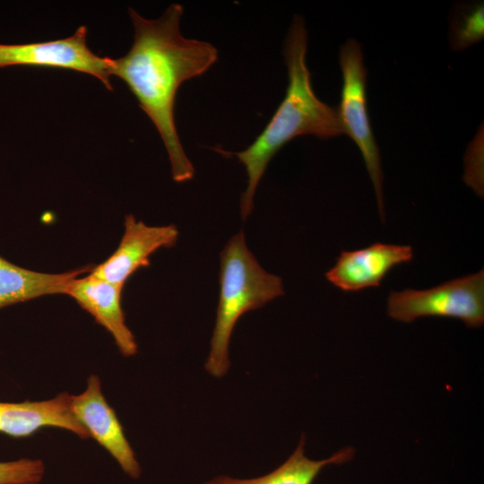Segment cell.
I'll use <instances>...</instances> for the list:
<instances>
[{
    "label": "cell",
    "mask_w": 484,
    "mask_h": 484,
    "mask_svg": "<svg viewBox=\"0 0 484 484\" xmlns=\"http://www.w3.org/2000/svg\"><path fill=\"white\" fill-rule=\"evenodd\" d=\"M12 65L42 66L85 73L98 78L113 90V59L92 52L87 45V28L79 27L70 37L24 44H0V67Z\"/></svg>",
    "instance_id": "cell-6"
},
{
    "label": "cell",
    "mask_w": 484,
    "mask_h": 484,
    "mask_svg": "<svg viewBox=\"0 0 484 484\" xmlns=\"http://www.w3.org/2000/svg\"><path fill=\"white\" fill-rule=\"evenodd\" d=\"M122 290V287L90 272L70 280L64 294L71 297L109 333L123 356L131 357L137 353L138 346L125 323Z\"/></svg>",
    "instance_id": "cell-10"
},
{
    "label": "cell",
    "mask_w": 484,
    "mask_h": 484,
    "mask_svg": "<svg viewBox=\"0 0 484 484\" xmlns=\"http://www.w3.org/2000/svg\"><path fill=\"white\" fill-rule=\"evenodd\" d=\"M124 226L117 249L90 271L92 275L122 288L135 272L150 265L153 253L174 246L179 235L175 225L149 226L131 213L125 216Z\"/></svg>",
    "instance_id": "cell-8"
},
{
    "label": "cell",
    "mask_w": 484,
    "mask_h": 484,
    "mask_svg": "<svg viewBox=\"0 0 484 484\" xmlns=\"http://www.w3.org/2000/svg\"><path fill=\"white\" fill-rule=\"evenodd\" d=\"M183 13L181 4H172L160 18L152 20L129 8L134 42L124 56L113 59L112 67V76L125 82L158 130L177 183L194 176L176 127L177 93L183 82L203 74L218 58L211 43L181 34Z\"/></svg>",
    "instance_id": "cell-1"
},
{
    "label": "cell",
    "mask_w": 484,
    "mask_h": 484,
    "mask_svg": "<svg viewBox=\"0 0 484 484\" xmlns=\"http://www.w3.org/2000/svg\"><path fill=\"white\" fill-rule=\"evenodd\" d=\"M93 268L87 265L62 273L22 268L0 255V309L42 296L64 294L70 280Z\"/></svg>",
    "instance_id": "cell-12"
},
{
    "label": "cell",
    "mask_w": 484,
    "mask_h": 484,
    "mask_svg": "<svg viewBox=\"0 0 484 484\" xmlns=\"http://www.w3.org/2000/svg\"><path fill=\"white\" fill-rule=\"evenodd\" d=\"M339 62L342 73V88L338 113L345 134L355 142L371 178L379 212L384 220L383 171L367 108V69L361 45L349 39L341 48Z\"/></svg>",
    "instance_id": "cell-5"
},
{
    "label": "cell",
    "mask_w": 484,
    "mask_h": 484,
    "mask_svg": "<svg viewBox=\"0 0 484 484\" xmlns=\"http://www.w3.org/2000/svg\"><path fill=\"white\" fill-rule=\"evenodd\" d=\"M306 437L302 435L292 454L274 471L254 479H237L219 475L202 484H312L322 470L331 464H343L350 461L355 454L346 447L323 460H312L305 454Z\"/></svg>",
    "instance_id": "cell-13"
},
{
    "label": "cell",
    "mask_w": 484,
    "mask_h": 484,
    "mask_svg": "<svg viewBox=\"0 0 484 484\" xmlns=\"http://www.w3.org/2000/svg\"><path fill=\"white\" fill-rule=\"evenodd\" d=\"M72 411L90 437L102 446L132 479H138L142 469L128 442L115 410L108 403L98 376L91 375L85 390L71 396Z\"/></svg>",
    "instance_id": "cell-7"
},
{
    "label": "cell",
    "mask_w": 484,
    "mask_h": 484,
    "mask_svg": "<svg viewBox=\"0 0 484 484\" xmlns=\"http://www.w3.org/2000/svg\"><path fill=\"white\" fill-rule=\"evenodd\" d=\"M71 396L62 393L45 401L0 402V433L28 437L42 428L54 427L68 430L82 439L89 438L73 413Z\"/></svg>",
    "instance_id": "cell-11"
},
{
    "label": "cell",
    "mask_w": 484,
    "mask_h": 484,
    "mask_svg": "<svg viewBox=\"0 0 484 484\" xmlns=\"http://www.w3.org/2000/svg\"><path fill=\"white\" fill-rule=\"evenodd\" d=\"M45 471V463L40 459L0 462V484H39Z\"/></svg>",
    "instance_id": "cell-15"
},
{
    "label": "cell",
    "mask_w": 484,
    "mask_h": 484,
    "mask_svg": "<svg viewBox=\"0 0 484 484\" xmlns=\"http://www.w3.org/2000/svg\"><path fill=\"white\" fill-rule=\"evenodd\" d=\"M220 295L205 369L221 377L229 368V346L234 327L246 312L284 294L281 279L265 271L249 250L243 231L220 253Z\"/></svg>",
    "instance_id": "cell-3"
},
{
    "label": "cell",
    "mask_w": 484,
    "mask_h": 484,
    "mask_svg": "<svg viewBox=\"0 0 484 484\" xmlns=\"http://www.w3.org/2000/svg\"><path fill=\"white\" fill-rule=\"evenodd\" d=\"M413 259L411 246L375 243L365 248L342 251L326 273L329 282L346 292L379 287L395 266Z\"/></svg>",
    "instance_id": "cell-9"
},
{
    "label": "cell",
    "mask_w": 484,
    "mask_h": 484,
    "mask_svg": "<svg viewBox=\"0 0 484 484\" xmlns=\"http://www.w3.org/2000/svg\"><path fill=\"white\" fill-rule=\"evenodd\" d=\"M387 313L403 323L437 316L458 318L470 328L480 327L484 323V271L428 290L392 291L387 298Z\"/></svg>",
    "instance_id": "cell-4"
},
{
    "label": "cell",
    "mask_w": 484,
    "mask_h": 484,
    "mask_svg": "<svg viewBox=\"0 0 484 484\" xmlns=\"http://www.w3.org/2000/svg\"><path fill=\"white\" fill-rule=\"evenodd\" d=\"M307 51L305 20L296 14L283 47L289 80L284 99L255 140L245 150L233 153L247 174L240 202L244 220L253 211L255 191L269 162L287 143L304 134L329 139L345 134L338 110L320 100L314 92Z\"/></svg>",
    "instance_id": "cell-2"
},
{
    "label": "cell",
    "mask_w": 484,
    "mask_h": 484,
    "mask_svg": "<svg viewBox=\"0 0 484 484\" xmlns=\"http://www.w3.org/2000/svg\"><path fill=\"white\" fill-rule=\"evenodd\" d=\"M484 36V6L482 4L463 5L451 22V48L464 49L481 40Z\"/></svg>",
    "instance_id": "cell-14"
}]
</instances>
